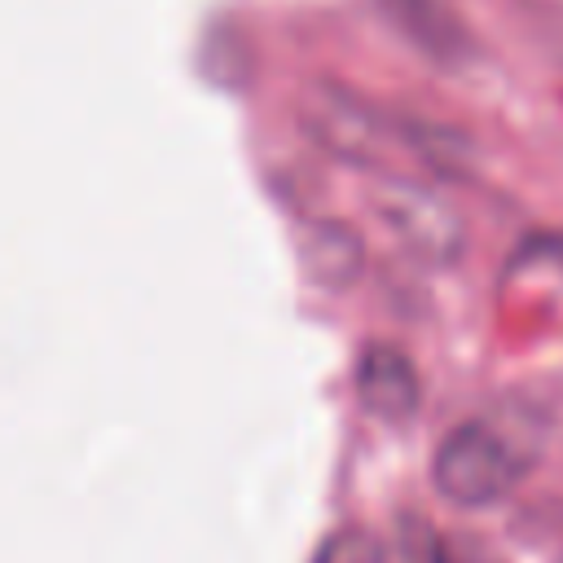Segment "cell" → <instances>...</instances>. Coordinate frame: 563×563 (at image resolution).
I'll return each instance as SVG.
<instances>
[{"mask_svg": "<svg viewBox=\"0 0 563 563\" xmlns=\"http://www.w3.org/2000/svg\"><path fill=\"white\" fill-rule=\"evenodd\" d=\"M387 563H440V545L431 537L427 523H413L409 541H396V550L387 554Z\"/></svg>", "mask_w": 563, "mask_h": 563, "instance_id": "277c9868", "label": "cell"}, {"mask_svg": "<svg viewBox=\"0 0 563 563\" xmlns=\"http://www.w3.org/2000/svg\"><path fill=\"white\" fill-rule=\"evenodd\" d=\"M519 453L484 422H466L435 449V488L457 506H488L519 479Z\"/></svg>", "mask_w": 563, "mask_h": 563, "instance_id": "6da1fadb", "label": "cell"}, {"mask_svg": "<svg viewBox=\"0 0 563 563\" xmlns=\"http://www.w3.org/2000/svg\"><path fill=\"white\" fill-rule=\"evenodd\" d=\"M312 563H383V550H378V541L369 532L343 528V532H334V537L321 541V550H317Z\"/></svg>", "mask_w": 563, "mask_h": 563, "instance_id": "3957f363", "label": "cell"}, {"mask_svg": "<svg viewBox=\"0 0 563 563\" xmlns=\"http://www.w3.org/2000/svg\"><path fill=\"white\" fill-rule=\"evenodd\" d=\"M356 391L369 413L400 422L418 409V374L396 347H369L356 365Z\"/></svg>", "mask_w": 563, "mask_h": 563, "instance_id": "7a4b0ae2", "label": "cell"}]
</instances>
